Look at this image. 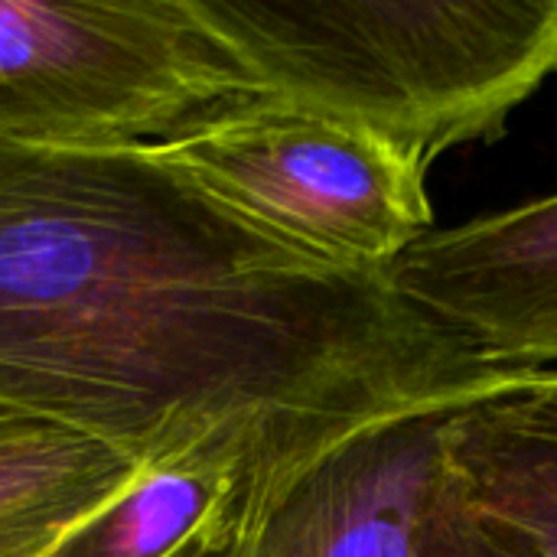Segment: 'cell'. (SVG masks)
I'll return each mask as SVG.
<instances>
[{"label":"cell","mask_w":557,"mask_h":557,"mask_svg":"<svg viewBox=\"0 0 557 557\" xmlns=\"http://www.w3.org/2000/svg\"><path fill=\"white\" fill-rule=\"evenodd\" d=\"M222 506V522L245 519L238 480L222 460L150 467L42 557H170Z\"/></svg>","instance_id":"9"},{"label":"cell","mask_w":557,"mask_h":557,"mask_svg":"<svg viewBox=\"0 0 557 557\" xmlns=\"http://www.w3.org/2000/svg\"><path fill=\"white\" fill-rule=\"evenodd\" d=\"M140 473L117 450L0 401V557H42Z\"/></svg>","instance_id":"8"},{"label":"cell","mask_w":557,"mask_h":557,"mask_svg":"<svg viewBox=\"0 0 557 557\" xmlns=\"http://www.w3.org/2000/svg\"><path fill=\"white\" fill-rule=\"evenodd\" d=\"M424 557H499L496 552H490L483 542H476L447 509L444 503L437 506V525L434 535L428 542Z\"/></svg>","instance_id":"10"},{"label":"cell","mask_w":557,"mask_h":557,"mask_svg":"<svg viewBox=\"0 0 557 557\" xmlns=\"http://www.w3.org/2000/svg\"><path fill=\"white\" fill-rule=\"evenodd\" d=\"M261 95L428 166L503 137L557 75V0H196Z\"/></svg>","instance_id":"2"},{"label":"cell","mask_w":557,"mask_h":557,"mask_svg":"<svg viewBox=\"0 0 557 557\" xmlns=\"http://www.w3.org/2000/svg\"><path fill=\"white\" fill-rule=\"evenodd\" d=\"M140 150L255 228L339 271L385 274L434 228L421 157L261 91Z\"/></svg>","instance_id":"4"},{"label":"cell","mask_w":557,"mask_h":557,"mask_svg":"<svg viewBox=\"0 0 557 557\" xmlns=\"http://www.w3.org/2000/svg\"><path fill=\"white\" fill-rule=\"evenodd\" d=\"M447 414L428 411L352 437L258 516H209L170 557H424L441 506Z\"/></svg>","instance_id":"5"},{"label":"cell","mask_w":557,"mask_h":557,"mask_svg":"<svg viewBox=\"0 0 557 557\" xmlns=\"http://www.w3.org/2000/svg\"><path fill=\"white\" fill-rule=\"evenodd\" d=\"M441 503L499 557H557V372L444 418Z\"/></svg>","instance_id":"7"},{"label":"cell","mask_w":557,"mask_h":557,"mask_svg":"<svg viewBox=\"0 0 557 557\" xmlns=\"http://www.w3.org/2000/svg\"><path fill=\"white\" fill-rule=\"evenodd\" d=\"M258 95L196 0H0V140L134 150Z\"/></svg>","instance_id":"3"},{"label":"cell","mask_w":557,"mask_h":557,"mask_svg":"<svg viewBox=\"0 0 557 557\" xmlns=\"http://www.w3.org/2000/svg\"><path fill=\"white\" fill-rule=\"evenodd\" d=\"M140 147L0 140V401L137 467L222 460L258 516L352 437L535 385Z\"/></svg>","instance_id":"1"},{"label":"cell","mask_w":557,"mask_h":557,"mask_svg":"<svg viewBox=\"0 0 557 557\" xmlns=\"http://www.w3.org/2000/svg\"><path fill=\"white\" fill-rule=\"evenodd\" d=\"M385 277L480 356L557 372V189L431 228Z\"/></svg>","instance_id":"6"}]
</instances>
